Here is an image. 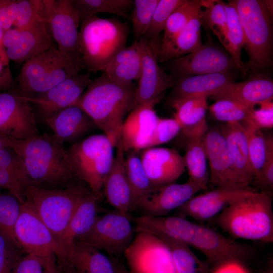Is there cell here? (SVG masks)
I'll return each instance as SVG.
<instances>
[{
	"mask_svg": "<svg viewBox=\"0 0 273 273\" xmlns=\"http://www.w3.org/2000/svg\"><path fill=\"white\" fill-rule=\"evenodd\" d=\"M16 140L11 139L0 135V149L13 148Z\"/></svg>",
	"mask_w": 273,
	"mask_h": 273,
	"instance_id": "91938a15",
	"label": "cell"
},
{
	"mask_svg": "<svg viewBox=\"0 0 273 273\" xmlns=\"http://www.w3.org/2000/svg\"><path fill=\"white\" fill-rule=\"evenodd\" d=\"M251 109L228 99L215 101L208 110L215 120L225 123H242L251 119Z\"/></svg>",
	"mask_w": 273,
	"mask_h": 273,
	"instance_id": "f6af8a7d",
	"label": "cell"
},
{
	"mask_svg": "<svg viewBox=\"0 0 273 273\" xmlns=\"http://www.w3.org/2000/svg\"><path fill=\"white\" fill-rule=\"evenodd\" d=\"M32 185L19 155L12 148L0 149V188L7 190L23 203L26 191Z\"/></svg>",
	"mask_w": 273,
	"mask_h": 273,
	"instance_id": "4dcf8cb0",
	"label": "cell"
},
{
	"mask_svg": "<svg viewBox=\"0 0 273 273\" xmlns=\"http://www.w3.org/2000/svg\"><path fill=\"white\" fill-rule=\"evenodd\" d=\"M225 3L219 0H202V7L205 9L202 10L201 15L202 24L213 32L229 53L230 46Z\"/></svg>",
	"mask_w": 273,
	"mask_h": 273,
	"instance_id": "f35d334b",
	"label": "cell"
},
{
	"mask_svg": "<svg viewBox=\"0 0 273 273\" xmlns=\"http://www.w3.org/2000/svg\"><path fill=\"white\" fill-rule=\"evenodd\" d=\"M201 190L195 184L188 180L186 183H173L152 188L137 204L135 210L140 216L162 217L177 210Z\"/></svg>",
	"mask_w": 273,
	"mask_h": 273,
	"instance_id": "d6986e66",
	"label": "cell"
},
{
	"mask_svg": "<svg viewBox=\"0 0 273 273\" xmlns=\"http://www.w3.org/2000/svg\"><path fill=\"white\" fill-rule=\"evenodd\" d=\"M116 148V153L104 180L102 192L108 203L115 211L130 215L133 211V200L125 169V153L120 143Z\"/></svg>",
	"mask_w": 273,
	"mask_h": 273,
	"instance_id": "d4e9b609",
	"label": "cell"
},
{
	"mask_svg": "<svg viewBox=\"0 0 273 273\" xmlns=\"http://www.w3.org/2000/svg\"><path fill=\"white\" fill-rule=\"evenodd\" d=\"M235 80L234 74L231 71L178 78L172 87L167 103L171 105L177 101L189 97L201 96L209 97Z\"/></svg>",
	"mask_w": 273,
	"mask_h": 273,
	"instance_id": "83f0119b",
	"label": "cell"
},
{
	"mask_svg": "<svg viewBox=\"0 0 273 273\" xmlns=\"http://www.w3.org/2000/svg\"><path fill=\"white\" fill-rule=\"evenodd\" d=\"M225 9L230 46L229 53L234 60L237 69L245 73L246 67L241 59L242 50L245 45L242 24L236 8L231 1L225 3Z\"/></svg>",
	"mask_w": 273,
	"mask_h": 273,
	"instance_id": "ab89813d",
	"label": "cell"
},
{
	"mask_svg": "<svg viewBox=\"0 0 273 273\" xmlns=\"http://www.w3.org/2000/svg\"><path fill=\"white\" fill-rule=\"evenodd\" d=\"M1 189V188H0Z\"/></svg>",
	"mask_w": 273,
	"mask_h": 273,
	"instance_id": "be15d7a7",
	"label": "cell"
},
{
	"mask_svg": "<svg viewBox=\"0 0 273 273\" xmlns=\"http://www.w3.org/2000/svg\"><path fill=\"white\" fill-rule=\"evenodd\" d=\"M242 123L247 135L249 161L254 179L259 174L264 161L265 136L261 129L256 126L251 119Z\"/></svg>",
	"mask_w": 273,
	"mask_h": 273,
	"instance_id": "ee69618b",
	"label": "cell"
},
{
	"mask_svg": "<svg viewBox=\"0 0 273 273\" xmlns=\"http://www.w3.org/2000/svg\"><path fill=\"white\" fill-rule=\"evenodd\" d=\"M17 9V0H0V25L4 32L14 26Z\"/></svg>",
	"mask_w": 273,
	"mask_h": 273,
	"instance_id": "db71d44e",
	"label": "cell"
},
{
	"mask_svg": "<svg viewBox=\"0 0 273 273\" xmlns=\"http://www.w3.org/2000/svg\"><path fill=\"white\" fill-rule=\"evenodd\" d=\"M23 250L0 235V273H12Z\"/></svg>",
	"mask_w": 273,
	"mask_h": 273,
	"instance_id": "f907efd6",
	"label": "cell"
},
{
	"mask_svg": "<svg viewBox=\"0 0 273 273\" xmlns=\"http://www.w3.org/2000/svg\"><path fill=\"white\" fill-rule=\"evenodd\" d=\"M21 203L12 194L0 193V235L16 246L21 248L18 242L15 228L19 218Z\"/></svg>",
	"mask_w": 273,
	"mask_h": 273,
	"instance_id": "60d3db41",
	"label": "cell"
},
{
	"mask_svg": "<svg viewBox=\"0 0 273 273\" xmlns=\"http://www.w3.org/2000/svg\"><path fill=\"white\" fill-rule=\"evenodd\" d=\"M40 22L46 23L42 0H17L15 27L24 28Z\"/></svg>",
	"mask_w": 273,
	"mask_h": 273,
	"instance_id": "7dc6e473",
	"label": "cell"
},
{
	"mask_svg": "<svg viewBox=\"0 0 273 273\" xmlns=\"http://www.w3.org/2000/svg\"><path fill=\"white\" fill-rule=\"evenodd\" d=\"M203 141L210 166L209 184L214 189L240 188L237 184L227 143L220 126L208 127Z\"/></svg>",
	"mask_w": 273,
	"mask_h": 273,
	"instance_id": "44dd1931",
	"label": "cell"
},
{
	"mask_svg": "<svg viewBox=\"0 0 273 273\" xmlns=\"http://www.w3.org/2000/svg\"><path fill=\"white\" fill-rule=\"evenodd\" d=\"M15 234L24 252L38 258L50 271L58 270L64 265L67 257L65 249L27 200L21 203Z\"/></svg>",
	"mask_w": 273,
	"mask_h": 273,
	"instance_id": "9c48e42d",
	"label": "cell"
},
{
	"mask_svg": "<svg viewBox=\"0 0 273 273\" xmlns=\"http://www.w3.org/2000/svg\"><path fill=\"white\" fill-rule=\"evenodd\" d=\"M129 34L127 22L97 16L85 18L79 30V46L84 69L89 72L103 71L121 50Z\"/></svg>",
	"mask_w": 273,
	"mask_h": 273,
	"instance_id": "5b68a950",
	"label": "cell"
},
{
	"mask_svg": "<svg viewBox=\"0 0 273 273\" xmlns=\"http://www.w3.org/2000/svg\"><path fill=\"white\" fill-rule=\"evenodd\" d=\"M239 259H230L218 264L214 273H247Z\"/></svg>",
	"mask_w": 273,
	"mask_h": 273,
	"instance_id": "9f6ffc18",
	"label": "cell"
},
{
	"mask_svg": "<svg viewBox=\"0 0 273 273\" xmlns=\"http://www.w3.org/2000/svg\"><path fill=\"white\" fill-rule=\"evenodd\" d=\"M136 41L142 55V71L131 110L140 104L162 99L165 91L172 87L175 82L174 77L159 66L157 51L144 39Z\"/></svg>",
	"mask_w": 273,
	"mask_h": 273,
	"instance_id": "9a60e30c",
	"label": "cell"
},
{
	"mask_svg": "<svg viewBox=\"0 0 273 273\" xmlns=\"http://www.w3.org/2000/svg\"><path fill=\"white\" fill-rule=\"evenodd\" d=\"M20 29L16 42L6 50L9 60L25 63L42 53L55 47L47 24L40 22Z\"/></svg>",
	"mask_w": 273,
	"mask_h": 273,
	"instance_id": "f1b7e54d",
	"label": "cell"
},
{
	"mask_svg": "<svg viewBox=\"0 0 273 273\" xmlns=\"http://www.w3.org/2000/svg\"><path fill=\"white\" fill-rule=\"evenodd\" d=\"M206 96H196L177 101L170 106L174 109L173 118L177 121L186 139H202L208 126Z\"/></svg>",
	"mask_w": 273,
	"mask_h": 273,
	"instance_id": "f546056e",
	"label": "cell"
},
{
	"mask_svg": "<svg viewBox=\"0 0 273 273\" xmlns=\"http://www.w3.org/2000/svg\"><path fill=\"white\" fill-rule=\"evenodd\" d=\"M123 255L131 273H176L168 246L153 233L135 232Z\"/></svg>",
	"mask_w": 273,
	"mask_h": 273,
	"instance_id": "4fadbf2b",
	"label": "cell"
},
{
	"mask_svg": "<svg viewBox=\"0 0 273 273\" xmlns=\"http://www.w3.org/2000/svg\"><path fill=\"white\" fill-rule=\"evenodd\" d=\"M103 197V194L92 192L80 203L59 240L66 252L74 241L90 229L99 216Z\"/></svg>",
	"mask_w": 273,
	"mask_h": 273,
	"instance_id": "1f68e13d",
	"label": "cell"
},
{
	"mask_svg": "<svg viewBox=\"0 0 273 273\" xmlns=\"http://www.w3.org/2000/svg\"><path fill=\"white\" fill-rule=\"evenodd\" d=\"M125 153V169L132 192L134 211L138 202L150 191L152 186L143 165L140 152Z\"/></svg>",
	"mask_w": 273,
	"mask_h": 273,
	"instance_id": "74e56055",
	"label": "cell"
},
{
	"mask_svg": "<svg viewBox=\"0 0 273 273\" xmlns=\"http://www.w3.org/2000/svg\"><path fill=\"white\" fill-rule=\"evenodd\" d=\"M140 156L152 188L175 183L186 169L184 157L173 149L148 148Z\"/></svg>",
	"mask_w": 273,
	"mask_h": 273,
	"instance_id": "7402d4cb",
	"label": "cell"
},
{
	"mask_svg": "<svg viewBox=\"0 0 273 273\" xmlns=\"http://www.w3.org/2000/svg\"><path fill=\"white\" fill-rule=\"evenodd\" d=\"M159 0H134L130 15L134 40L142 39L147 31Z\"/></svg>",
	"mask_w": 273,
	"mask_h": 273,
	"instance_id": "bcb514c9",
	"label": "cell"
},
{
	"mask_svg": "<svg viewBox=\"0 0 273 273\" xmlns=\"http://www.w3.org/2000/svg\"><path fill=\"white\" fill-rule=\"evenodd\" d=\"M161 99L140 104L133 108L123 123L120 143L124 152H139L149 147L159 117L154 109Z\"/></svg>",
	"mask_w": 273,
	"mask_h": 273,
	"instance_id": "ffe728a7",
	"label": "cell"
},
{
	"mask_svg": "<svg viewBox=\"0 0 273 273\" xmlns=\"http://www.w3.org/2000/svg\"><path fill=\"white\" fill-rule=\"evenodd\" d=\"M155 235L168 246L176 273H208V264L200 259L188 245L165 235Z\"/></svg>",
	"mask_w": 273,
	"mask_h": 273,
	"instance_id": "d590c367",
	"label": "cell"
},
{
	"mask_svg": "<svg viewBox=\"0 0 273 273\" xmlns=\"http://www.w3.org/2000/svg\"><path fill=\"white\" fill-rule=\"evenodd\" d=\"M52 271L38 258L25 253L17 261L12 273H50Z\"/></svg>",
	"mask_w": 273,
	"mask_h": 273,
	"instance_id": "816d5d0a",
	"label": "cell"
},
{
	"mask_svg": "<svg viewBox=\"0 0 273 273\" xmlns=\"http://www.w3.org/2000/svg\"><path fill=\"white\" fill-rule=\"evenodd\" d=\"M272 194L256 192L225 208L214 219L215 224L234 239L273 242Z\"/></svg>",
	"mask_w": 273,
	"mask_h": 273,
	"instance_id": "277c9868",
	"label": "cell"
},
{
	"mask_svg": "<svg viewBox=\"0 0 273 273\" xmlns=\"http://www.w3.org/2000/svg\"><path fill=\"white\" fill-rule=\"evenodd\" d=\"M216 101L228 99L250 109L273 99V82L262 75L253 76L240 82L230 83L210 96Z\"/></svg>",
	"mask_w": 273,
	"mask_h": 273,
	"instance_id": "cb8c5ba5",
	"label": "cell"
},
{
	"mask_svg": "<svg viewBox=\"0 0 273 273\" xmlns=\"http://www.w3.org/2000/svg\"><path fill=\"white\" fill-rule=\"evenodd\" d=\"M186 153L184 156L188 180L205 190L209 185V173L207 156L202 139H186Z\"/></svg>",
	"mask_w": 273,
	"mask_h": 273,
	"instance_id": "e575fe53",
	"label": "cell"
},
{
	"mask_svg": "<svg viewBox=\"0 0 273 273\" xmlns=\"http://www.w3.org/2000/svg\"><path fill=\"white\" fill-rule=\"evenodd\" d=\"M228 147L238 186L251 187L254 175L250 165L247 138L242 123H225L220 126Z\"/></svg>",
	"mask_w": 273,
	"mask_h": 273,
	"instance_id": "4316f807",
	"label": "cell"
},
{
	"mask_svg": "<svg viewBox=\"0 0 273 273\" xmlns=\"http://www.w3.org/2000/svg\"><path fill=\"white\" fill-rule=\"evenodd\" d=\"M42 1L46 24L57 48L84 68L79 46L81 21L73 0Z\"/></svg>",
	"mask_w": 273,
	"mask_h": 273,
	"instance_id": "7c38bea8",
	"label": "cell"
},
{
	"mask_svg": "<svg viewBox=\"0 0 273 273\" xmlns=\"http://www.w3.org/2000/svg\"><path fill=\"white\" fill-rule=\"evenodd\" d=\"M50 273H60L59 270L50 272Z\"/></svg>",
	"mask_w": 273,
	"mask_h": 273,
	"instance_id": "6125c7cd",
	"label": "cell"
},
{
	"mask_svg": "<svg viewBox=\"0 0 273 273\" xmlns=\"http://www.w3.org/2000/svg\"><path fill=\"white\" fill-rule=\"evenodd\" d=\"M73 2L81 22L99 13L115 15L130 20L129 11L133 5L132 0H73Z\"/></svg>",
	"mask_w": 273,
	"mask_h": 273,
	"instance_id": "8d00e7d4",
	"label": "cell"
},
{
	"mask_svg": "<svg viewBox=\"0 0 273 273\" xmlns=\"http://www.w3.org/2000/svg\"><path fill=\"white\" fill-rule=\"evenodd\" d=\"M84 69L54 47L23 64L16 78L17 94L25 97L37 96Z\"/></svg>",
	"mask_w": 273,
	"mask_h": 273,
	"instance_id": "ba28073f",
	"label": "cell"
},
{
	"mask_svg": "<svg viewBox=\"0 0 273 273\" xmlns=\"http://www.w3.org/2000/svg\"><path fill=\"white\" fill-rule=\"evenodd\" d=\"M135 86L119 84L104 73L92 79L74 105L81 108L115 148L120 140L121 127L132 108Z\"/></svg>",
	"mask_w": 273,
	"mask_h": 273,
	"instance_id": "3957f363",
	"label": "cell"
},
{
	"mask_svg": "<svg viewBox=\"0 0 273 273\" xmlns=\"http://www.w3.org/2000/svg\"><path fill=\"white\" fill-rule=\"evenodd\" d=\"M257 191L252 186L216 188L193 197L176 210L178 214L175 215L200 222L210 220L234 202Z\"/></svg>",
	"mask_w": 273,
	"mask_h": 273,
	"instance_id": "e0dca14e",
	"label": "cell"
},
{
	"mask_svg": "<svg viewBox=\"0 0 273 273\" xmlns=\"http://www.w3.org/2000/svg\"><path fill=\"white\" fill-rule=\"evenodd\" d=\"M201 11L194 16L177 35L160 44L158 52L159 62H166L191 53L203 44L201 36Z\"/></svg>",
	"mask_w": 273,
	"mask_h": 273,
	"instance_id": "d6a6232c",
	"label": "cell"
},
{
	"mask_svg": "<svg viewBox=\"0 0 273 273\" xmlns=\"http://www.w3.org/2000/svg\"><path fill=\"white\" fill-rule=\"evenodd\" d=\"M38 134L30 104L17 93L0 92V135L25 140Z\"/></svg>",
	"mask_w": 273,
	"mask_h": 273,
	"instance_id": "2e32d148",
	"label": "cell"
},
{
	"mask_svg": "<svg viewBox=\"0 0 273 273\" xmlns=\"http://www.w3.org/2000/svg\"><path fill=\"white\" fill-rule=\"evenodd\" d=\"M12 148L22 158L34 186L64 189L83 183L75 175L64 143L53 134L16 140Z\"/></svg>",
	"mask_w": 273,
	"mask_h": 273,
	"instance_id": "7a4b0ae2",
	"label": "cell"
},
{
	"mask_svg": "<svg viewBox=\"0 0 273 273\" xmlns=\"http://www.w3.org/2000/svg\"><path fill=\"white\" fill-rule=\"evenodd\" d=\"M243 29L250 67L263 69L272 63V1L233 0Z\"/></svg>",
	"mask_w": 273,
	"mask_h": 273,
	"instance_id": "8992f818",
	"label": "cell"
},
{
	"mask_svg": "<svg viewBox=\"0 0 273 273\" xmlns=\"http://www.w3.org/2000/svg\"><path fill=\"white\" fill-rule=\"evenodd\" d=\"M20 33V29L15 27L4 33L3 44L5 50L13 46L16 42L19 37Z\"/></svg>",
	"mask_w": 273,
	"mask_h": 273,
	"instance_id": "6f0895ef",
	"label": "cell"
},
{
	"mask_svg": "<svg viewBox=\"0 0 273 273\" xmlns=\"http://www.w3.org/2000/svg\"><path fill=\"white\" fill-rule=\"evenodd\" d=\"M166 68L175 79L185 76L225 72L237 68L232 56L210 38L196 51L169 60Z\"/></svg>",
	"mask_w": 273,
	"mask_h": 273,
	"instance_id": "5bb4252c",
	"label": "cell"
},
{
	"mask_svg": "<svg viewBox=\"0 0 273 273\" xmlns=\"http://www.w3.org/2000/svg\"><path fill=\"white\" fill-rule=\"evenodd\" d=\"M142 71V55L138 41L119 52L107 65L103 73L110 79L126 85L134 84Z\"/></svg>",
	"mask_w": 273,
	"mask_h": 273,
	"instance_id": "836d02e7",
	"label": "cell"
},
{
	"mask_svg": "<svg viewBox=\"0 0 273 273\" xmlns=\"http://www.w3.org/2000/svg\"><path fill=\"white\" fill-rule=\"evenodd\" d=\"M114 148L106 135L98 133L66 149L75 175L94 193L103 194L104 181L114 158Z\"/></svg>",
	"mask_w": 273,
	"mask_h": 273,
	"instance_id": "30bf717a",
	"label": "cell"
},
{
	"mask_svg": "<svg viewBox=\"0 0 273 273\" xmlns=\"http://www.w3.org/2000/svg\"><path fill=\"white\" fill-rule=\"evenodd\" d=\"M180 131L179 124L173 117H159L149 148L156 147L170 142L175 138Z\"/></svg>",
	"mask_w": 273,
	"mask_h": 273,
	"instance_id": "681fc988",
	"label": "cell"
},
{
	"mask_svg": "<svg viewBox=\"0 0 273 273\" xmlns=\"http://www.w3.org/2000/svg\"><path fill=\"white\" fill-rule=\"evenodd\" d=\"M14 84V79L9 64L6 63L0 56V92L9 89Z\"/></svg>",
	"mask_w": 273,
	"mask_h": 273,
	"instance_id": "11a10c76",
	"label": "cell"
},
{
	"mask_svg": "<svg viewBox=\"0 0 273 273\" xmlns=\"http://www.w3.org/2000/svg\"><path fill=\"white\" fill-rule=\"evenodd\" d=\"M66 253L60 273H116L111 257L86 243L75 240Z\"/></svg>",
	"mask_w": 273,
	"mask_h": 273,
	"instance_id": "484cf974",
	"label": "cell"
},
{
	"mask_svg": "<svg viewBox=\"0 0 273 273\" xmlns=\"http://www.w3.org/2000/svg\"><path fill=\"white\" fill-rule=\"evenodd\" d=\"M43 121L51 129L53 135L63 143L73 145L97 128L90 117L79 107H68Z\"/></svg>",
	"mask_w": 273,
	"mask_h": 273,
	"instance_id": "603a6c76",
	"label": "cell"
},
{
	"mask_svg": "<svg viewBox=\"0 0 273 273\" xmlns=\"http://www.w3.org/2000/svg\"><path fill=\"white\" fill-rule=\"evenodd\" d=\"M91 192L84 183L64 189H47L32 185L26 191L25 200L59 240L80 203Z\"/></svg>",
	"mask_w": 273,
	"mask_h": 273,
	"instance_id": "52a82bcc",
	"label": "cell"
},
{
	"mask_svg": "<svg viewBox=\"0 0 273 273\" xmlns=\"http://www.w3.org/2000/svg\"><path fill=\"white\" fill-rule=\"evenodd\" d=\"M4 33V32L0 25V56L6 63L9 64V60L7 56L6 50L3 44Z\"/></svg>",
	"mask_w": 273,
	"mask_h": 273,
	"instance_id": "94428289",
	"label": "cell"
},
{
	"mask_svg": "<svg viewBox=\"0 0 273 273\" xmlns=\"http://www.w3.org/2000/svg\"><path fill=\"white\" fill-rule=\"evenodd\" d=\"M185 1V0H159L149 27L142 38L147 41L157 52L160 44L159 37L161 32L164 30L169 17Z\"/></svg>",
	"mask_w": 273,
	"mask_h": 273,
	"instance_id": "7bdbcfd3",
	"label": "cell"
},
{
	"mask_svg": "<svg viewBox=\"0 0 273 273\" xmlns=\"http://www.w3.org/2000/svg\"><path fill=\"white\" fill-rule=\"evenodd\" d=\"M115 266L116 273H131L117 258L111 257Z\"/></svg>",
	"mask_w": 273,
	"mask_h": 273,
	"instance_id": "680465c9",
	"label": "cell"
},
{
	"mask_svg": "<svg viewBox=\"0 0 273 273\" xmlns=\"http://www.w3.org/2000/svg\"><path fill=\"white\" fill-rule=\"evenodd\" d=\"M92 80L90 72L79 73L43 93L31 97H21L34 106L43 120L68 107L74 105Z\"/></svg>",
	"mask_w": 273,
	"mask_h": 273,
	"instance_id": "ac0fdd59",
	"label": "cell"
},
{
	"mask_svg": "<svg viewBox=\"0 0 273 273\" xmlns=\"http://www.w3.org/2000/svg\"><path fill=\"white\" fill-rule=\"evenodd\" d=\"M135 234L130 215L115 210L99 215L88 232L76 240L118 258L124 255Z\"/></svg>",
	"mask_w": 273,
	"mask_h": 273,
	"instance_id": "8fae6325",
	"label": "cell"
},
{
	"mask_svg": "<svg viewBox=\"0 0 273 273\" xmlns=\"http://www.w3.org/2000/svg\"><path fill=\"white\" fill-rule=\"evenodd\" d=\"M202 8V0H185L169 17L160 44L168 42L177 35Z\"/></svg>",
	"mask_w": 273,
	"mask_h": 273,
	"instance_id": "b9f144b4",
	"label": "cell"
},
{
	"mask_svg": "<svg viewBox=\"0 0 273 273\" xmlns=\"http://www.w3.org/2000/svg\"><path fill=\"white\" fill-rule=\"evenodd\" d=\"M134 222L135 232H148L177 239L199 251L214 264L230 259L242 260L250 254L246 245L186 218L139 216Z\"/></svg>",
	"mask_w": 273,
	"mask_h": 273,
	"instance_id": "6da1fadb",
	"label": "cell"
},
{
	"mask_svg": "<svg viewBox=\"0 0 273 273\" xmlns=\"http://www.w3.org/2000/svg\"><path fill=\"white\" fill-rule=\"evenodd\" d=\"M265 136L266 154L262 167L252 185L261 191H271L273 188V137Z\"/></svg>",
	"mask_w": 273,
	"mask_h": 273,
	"instance_id": "c3c4849f",
	"label": "cell"
},
{
	"mask_svg": "<svg viewBox=\"0 0 273 273\" xmlns=\"http://www.w3.org/2000/svg\"><path fill=\"white\" fill-rule=\"evenodd\" d=\"M251 109V120L260 129L273 127L272 100L262 103Z\"/></svg>",
	"mask_w": 273,
	"mask_h": 273,
	"instance_id": "f5cc1de1",
	"label": "cell"
}]
</instances>
